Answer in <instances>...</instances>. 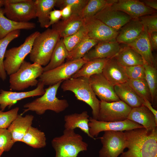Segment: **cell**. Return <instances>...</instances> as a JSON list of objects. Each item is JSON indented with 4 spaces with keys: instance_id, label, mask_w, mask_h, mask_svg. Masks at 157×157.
<instances>
[{
    "instance_id": "obj_29",
    "label": "cell",
    "mask_w": 157,
    "mask_h": 157,
    "mask_svg": "<svg viewBox=\"0 0 157 157\" xmlns=\"http://www.w3.org/2000/svg\"><path fill=\"white\" fill-rule=\"evenodd\" d=\"M108 59L97 58L87 61L71 78L83 77L89 78L92 75L102 73L103 68Z\"/></svg>"
},
{
    "instance_id": "obj_24",
    "label": "cell",
    "mask_w": 157,
    "mask_h": 157,
    "mask_svg": "<svg viewBox=\"0 0 157 157\" xmlns=\"http://www.w3.org/2000/svg\"><path fill=\"white\" fill-rule=\"evenodd\" d=\"M34 117L31 115L25 116L18 115L7 128L15 143L21 142L29 128L32 126Z\"/></svg>"
},
{
    "instance_id": "obj_22",
    "label": "cell",
    "mask_w": 157,
    "mask_h": 157,
    "mask_svg": "<svg viewBox=\"0 0 157 157\" xmlns=\"http://www.w3.org/2000/svg\"><path fill=\"white\" fill-rule=\"evenodd\" d=\"M85 19L78 15H72L69 18L59 21L52 25V28L56 31L61 38L72 35L84 25Z\"/></svg>"
},
{
    "instance_id": "obj_33",
    "label": "cell",
    "mask_w": 157,
    "mask_h": 157,
    "mask_svg": "<svg viewBox=\"0 0 157 157\" xmlns=\"http://www.w3.org/2000/svg\"><path fill=\"white\" fill-rule=\"evenodd\" d=\"M99 42L87 36L69 52L66 58L67 61L83 58L85 54Z\"/></svg>"
},
{
    "instance_id": "obj_45",
    "label": "cell",
    "mask_w": 157,
    "mask_h": 157,
    "mask_svg": "<svg viewBox=\"0 0 157 157\" xmlns=\"http://www.w3.org/2000/svg\"><path fill=\"white\" fill-rule=\"evenodd\" d=\"M152 50L157 49V32L148 34Z\"/></svg>"
},
{
    "instance_id": "obj_37",
    "label": "cell",
    "mask_w": 157,
    "mask_h": 157,
    "mask_svg": "<svg viewBox=\"0 0 157 157\" xmlns=\"http://www.w3.org/2000/svg\"><path fill=\"white\" fill-rule=\"evenodd\" d=\"M127 82L138 95L144 101L147 100L151 103L150 90L145 79H129Z\"/></svg>"
},
{
    "instance_id": "obj_1",
    "label": "cell",
    "mask_w": 157,
    "mask_h": 157,
    "mask_svg": "<svg viewBox=\"0 0 157 157\" xmlns=\"http://www.w3.org/2000/svg\"><path fill=\"white\" fill-rule=\"evenodd\" d=\"M128 150L120 157H157V128L151 131L144 127L124 132Z\"/></svg>"
},
{
    "instance_id": "obj_15",
    "label": "cell",
    "mask_w": 157,
    "mask_h": 157,
    "mask_svg": "<svg viewBox=\"0 0 157 157\" xmlns=\"http://www.w3.org/2000/svg\"><path fill=\"white\" fill-rule=\"evenodd\" d=\"M88 36L99 41L116 40L118 32L93 17L85 19Z\"/></svg>"
},
{
    "instance_id": "obj_5",
    "label": "cell",
    "mask_w": 157,
    "mask_h": 157,
    "mask_svg": "<svg viewBox=\"0 0 157 157\" xmlns=\"http://www.w3.org/2000/svg\"><path fill=\"white\" fill-rule=\"evenodd\" d=\"M51 143L55 157H77L80 152L87 151L88 146L82 136L74 130L65 129L63 134L54 138Z\"/></svg>"
},
{
    "instance_id": "obj_44",
    "label": "cell",
    "mask_w": 157,
    "mask_h": 157,
    "mask_svg": "<svg viewBox=\"0 0 157 157\" xmlns=\"http://www.w3.org/2000/svg\"><path fill=\"white\" fill-rule=\"evenodd\" d=\"M61 18V10H52L50 13L49 22L47 28L58 22Z\"/></svg>"
},
{
    "instance_id": "obj_9",
    "label": "cell",
    "mask_w": 157,
    "mask_h": 157,
    "mask_svg": "<svg viewBox=\"0 0 157 157\" xmlns=\"http://www.w3.org/2000/svg\"><path fill=\"white\" fill-rule=\"evenodd\" d=\"M104 132L100 138L102 146L99 151V157H118L126 148L124 132L110 131Z\"/></svg>"
},
{
    "instance_id": "obj_20",
    "label": "cell",
    "mask_w": 157,
    "mask_h": 157,
    "mask_svg": "<svg viewBox=\"0 0 157 157\" xmlns=\"http://www.w3.org/2000/svg\"><path fill=\"white\" fill-rule=\"evenodd\" d=\"M126 45L133 49L141 56L145 64L156 66L148 35L146 32L143 30L135 40Z\"/></svg>"
},
{
    "instance_id": "obj_28",
    "label": "cell",
    "mask_w": 157,
    "mask_h": 157,
    "mask_svg": "<svg viewBox=\"0 0 157 157\" xmlns=\"http://www.w3.org/2000/svg\"><path fill=\"white\" fill-rule=\"evenodd\" d=\"M121 47L118 53L114 57L117 62L123 67L145 64L141 56L135 50L125 44Z\"/></svg>"
},
{
    "instance_id": "obj_40",
    "label": "cell",
    "mask_w": 157,
    "mask_h": 157,
    "mask_svg": "<svg viewBox=\"0 0 157 157\" xmlns=\"http://www.w3.org/2000/svg\"><path fill=\"white\" fill-rule=\"evenodd\" d=\"M19 108L3 112L0 109V129H7L18 115Z\"/></svg>"
},
{
    "instance_id": "obj_14",
    "label": "cell",
    "mask_w": 157,
    "mask_h": 157,
    "mask_svg": "<svg viewBox=\"0 0 157 157\" xmlns=\"http://www.w3.org/2000/svg\"><path fill=\"white\" fill-rule=\"evenodd\" d=\"M89 81L92 90L101 101L111 102L120 100L115 93L114 86L102 73L91 76Z\"/></svg>"
},
{
    "instance_id": "obj_43",
    "label": "cell",
    "mask_w": 157,
    "mask_h": 157,
    "mask_svg": "<svg viewBox=\"0 0 157 157\" xmlns=\"http://www.w3.org/2000/svg\"><path fill=\"white\" fill-rule=\"evenodd\" d=\"M14 143L8 129H0V149L3 152L9 151Z\"/></svg>"
},
{
    "instance_id": "obj_8",
    "label": "cell",
    "mask_w": 157,
    "mask_h": 157,
    "mask_svg": "<svg viewBox=\"0 0 157 157\" xmlns=\"http://www.w3.org/2000/svg\"><path fill=\"white\" fill-rule=\"evenodd\" d=\"M87 61L82 58L67 61L53 69L44 72L38 81L42 83L44 85L49 86L63 81L71 78Z\"/></svg>"
},
{
    "instance_id": "obj_2",
    "label": "cell",
    "mask_w": 157,
    "mask_h": 157,
    "mask_svg": "<svg viewBox=\"0 0 157 157\" xmlns=\"http://www.w3.org/2000/svg\"><path fill=\"white\" fill-rule=\"evenodd\" d=\"M63 82L49 86L45 89V93L41 97L25 104L23 107L25 109L23 113L31 111L41 115L47 110L57 113L65 110L69 106L67 101L65 99H59L56 97L58 89Z\"/></svg>"
},
{
    "instance_id": "obj_49",
    "label": "cell",
    "mask_w": 157,
    "mask_h": 157,
    "mask_svg": "<svg viewBox=\"0 0 157 157\" xmlns=\"http://www.w3.org/2000/svg\"><path fill=\"white\" fill-rule=\"evenodd\" d=\"M22 0H0V8L8 3H16L20 2Z\"/></svg>"
},
{
    "instance_id": "obj_27",
    "label": "cell",
    "mask_w": 157,
    "mask_h": 157,
    "mask_svg": "<svg viewBox=\"0 0 157 157\" xmlns=\"http://www.w3.org/2000/svg\"><path fill=\"white\" fill-rule=\"evenodd\" d=\"M35 27L36 24L33 22H19L9 19L5 16L3 8H0V39L15 30H32Z\"/></svg>"
},
{
    "instance_id": "obj_4",
    "label": "cell",
    "mask_w": 157,
    "mask_h": 157,
    "mask_svg": "<svg viewBox=\"0 0 157 157\" xmlns=\"http://www.w3.org/2000/svg\"><path fill=\"white\" fill-rule=\"evenodd\" d=\"M61 88L64 91H70L77 99L88 105L92 109V117L97 120L100 108V102L92 90L89 78L81 77L71 78L63 81Z\"/></svg>"
},
{
    "instance_id": "obj_18",
    "label": "cell",
    "mask_w": 157,
    "mask_h": 157,
    "mask_svg": "<svg viewBox=\"0 0 157 157\" xmlns=\"http://www.w3.org/2000/svg\"><path fill=\"white\" fill-rule=\"evenodd\" d=\"M121 48L116 40L99 41L82 58L87 61L97 58H111L118 53Z\"/></svg>"
},
{
    "instance_id": "obj_3",
    "label": "cell",
    "mask_w": 157,
    "mask_h": 157,
    "mask_svg": "<svg viewBox=\"0 0 157 157\" xmlns=\"http://www.w3.org/2000/svg\"><path fill=\"white\" fill-rule=\"evenodd\" d=\"M58 32L53 28H48L36 37L29 54L30 60L42 66L49 63L53 50L61 38Z\"/></svg>"
},
{
    "instance_id": "obj_13",
    "label": "cell",
    "mask_w": 157,
    "mask_h": 157,
    "mask_svg": "<svg viewBox=\"0 0 157 157\" xmlns=\"http://www.w3.org/2000/svg\"><path fill=\"white\" fill-rule=\"evenodd\" d=\"M113 3L107 4L93 17L118 32L132 19L124 13L113 8L111 5Z\"/></svg>"
},
{
    "instance_id": "obj_39",
    "label": "cell",
    "mask_w": 157,
    "mask_h": 157,
    "mask_svg": "<svg viewBox=\"0 0 157 157\" xmlns=\"http://www.w3.org/2000/svg\"><path fill=\"white\" fill-rule=\"evenodd\" d=\"M89 0H57L55 6L61 9L67 5L72 8V15H78L84 8Z\"/></svg>"
},
{
    "instance_id": "obj_10",
    "label": "cell",
    "mask_w": 157,
    "mask_h": 157,
    "mask_svg": "<svg viewBox=\"0 0 157 157\" xmlns=\"http://www.w3.org/2000/svg\"><path fill=\"white\" fill-rule=\"evenodd\" d=\"M3 9L6 17L16 22H28L36 18L35 0H22L16 3H8Z\"/></svg>"
},
{
    "instance_id": "obj_21",
    "label": "cell",
    "mask_w": 157,
    "mask_h": 157,
    "mask_svg": "<svg viewBox=\"0 0 157 157\" xmlns=\"http://www.w3.org/2000/svg\"><path fill=\"white\" fill-rule=\"evenodd\" d=\"M143 30L139 18L132 19L118 31L116 40L119 44H130L135 40Z\"/></svg>"
},
{
    "instance_id": "obj_34",
    "label": "cell",
    "mask_w": 157,
    "mask_h": 157,
    "mask_svg": "<svg viewBox=\"0 0 157 157\" xmlns=\"http://www.w3.org/2000/svg\"><path fill=\"white\" fill-rule=\"evenodd\" d=\"M115 0H89L79 15L85 19L93 17L107 4Z\"/></svg>"
},
{
    "instance_id": "obj_11",
    "label": "cell",
    "mask_w": 157,
    "mask_h": 157,
    "mask_svg": "<svg viewBox=\"0 0 157 157\" xmlns=\"http://www.w3.org/2000/svg\"><path fill=\"white\" fill-rule=\"evenodd\" d=\"M131 109L120 100L111 102L100 101L97 120L106 122L124 121L127 119Z\"/></svg>"
},
{
    "instance_id": "obj_25",
    "label": "cell",
    "mask_w": 157,
    "mask_h": 157,
    "mask_svg": "<svg viewBox=\"0 0 157 157\" xmlns=\"http://www.w3.org/2000/svg\"><path fill=\"white\" fill-rule=\"evenodd\" d=\"M115 93L120 100L132 108L143 105L144 100L140 97L127 82L114 86Z\"/></svg>"
},
{
    "instance_id": "obj_16",
    "label": "cell",
    "mask_w": 157,
    "mask_h": 157,
    "mask_svg": "<svg viewBox=\"0 0 157 157\" xmlns=\"http://www.w3.org/2000/svg\"><path fill=\"white\" fill-rule=\"evenodd\" d=\"M111 6L113 8L126 13L132 19L152 14L156 11L137 0H115Z\"/></svg>"
},
{
    "instance_id": "obj_38",
    "label": "cell",
    "mask_w": 157,
    "mask_h": 157,
    "mask_svg": "<svg viewBox=\"0 0 157 157\" xmlns=\"http://www.w3.org/2000/svg\"><path fill=\"white\" fill-rule=\"evenodd\" d=\"M87 36V31L84 25L74 34L63 38V41L69 52Z\"/></svg>"
},
{
    "instance_id": "obj_50",
    "label": "cell",
    "mask_w": 157,
    "mask_h": 157,
    "mask_svg": "<svg viewBox=\"0 0 157 157\" xmlns=\"http://www.w3.org/2000/svg\"><path fill=\"white\" fill-rule=\"evenodd\" d=\"M3 152L2 150L0 149V157L2 154Z\"/></svg>"
},
{
    "instance_id": "obj_32",
    "label": "cell",
    "mask_w": 157,
    "mask_h": 157,
    "mask_svg": "<svg viewBox=\"0 0 157 157\" xmlns=\"http://www.w3.org/2000/svg\"><path fill=\"white\" fill-rule=\"evenodd\" d=\"M21 142L35 149L44 147L47 144L44 133L32 126L29 128Z\"/></svg>"
},
{
    "instance_id": "obj_36",
    "label": "cell",
    "mask_w": 157,
    "mask_h": 157,
    "mask_svg": "<svg viewBox=\"0 0 157 157\" xmlns=\"http://www.w3.org/2000/svg\"><path fill=\"white\" fill-rule=\"evenodd\" d=\"M145 79L151 93L152 102L153 104L157 99V70L156 66L144 64Z\"/></svg>"
},
{
    "instance_id": "obj_7",
    "label": "cell",
    "mask_w": 157,
    "mask_h": 157,
    "mask_svg": "<svg viewBox=\"0 0 157 157\" xmlns=\"http://www.w3.org/2000/svg\"><path fill=\"white\" fill-rule=\"evenodd\" d=\"M40 33L38 31L33 33L19 47L6 50L3 65L7 74L10 76L18 70L25 57L30 54L34 40Z\"/></svg>"
},
{
    "instance_id": "obj_17",
    "label": "cell",
    "mask_w": 157,
    "mask_h": 157,
    "mask_svg": "<svg viewBox=\"0 0 157 157\" xmlns=\"http://www.w3.org/2000/svg\"><path fill=\"white\" fill-rule=\"evenodd\" d=\"M44 86L42 83L38 81L37 87L30 91L17 92L1 90L0 109L3 111L6 107H10L17 101L26 98L42 96L45 92Z\"/></svg>"
},
{
    "instance_id": "obj_48",
    "label": "cell",
    "mask_w": 157,
    "mask_h": 157,
    "mask_svg": "<svg viewBox=\"0 0 157 157\" xmlns=\"http://www.w3.org/2000/svg\"><path fill=\"white\" fill-rule=\"evenodd\" d=\"M147 7L156 10H157V1L156 0H145L141 1Z\"/></svg>"
},
{
    "instance_id": "obj_30",
    "label": "cell",
    "mask_w": 157,
    "mask_h": 157,
    "mask_svg": "<svg viewBox=\"0 0 157 157\" xmlns=\"http://www.w3.org/2000/svg\"><path fill=\"white\" fill-rule=\"evenodd\" d=\"M57 0H35L36 16L40 27L47 28L49 22V14L55 6Z\"/></svg>"
},
{
    "instance_id": "obj_35",
    "label": "cell",
    "mask_w": 157,
    "mask_h": 157,
    "mask_svg": "<svg viewBox=\"0 0 157 157\" xmlns=\"http://www.w3.org/2000/svg\"><path fill=\"white\" fill-rule=\"evenodd\" d=\"M20 30L13 31L3 38L0 39V78L4 81L6 78L7 74L4 68L3 62L7 48L9 44L20 35Z\"/></svg>"
},
{
    "instance_id": "obj_6",
    "label": "cell",
    "mask_w": 157,
    "mask_h": 157,
    "mask_svg": "<svg viewBox=\"0 0 157 157\" xmlns=\"http://www.w3.org/2000/svg\"><path fill=\"white\" fill-rule=\"evenodd\" d=\"M43 72V67L39 64H32L24 60L18 70L9 76L10 88L13 90L21 91L36 86L38 82L37 78Z\"/></svg>"
},
{
    "instance_id": "obj_26",
    "label": "cell",
    "mask_w": 157,
    "mask_h": 157,
    "mask_svg": "<svg viewBox=\"0 0 157 157\" xmlns=\"http://www.w3.org/2000/svg\"><path fill=\"white\" fill-rule=\"evenodd\" d=\"M89 117L88 112L86 111L79 113H76L66 115L64 117L65 128L68 130L79 128L92 138L89 133Z\"/></svg>"
},
{
    "instance_id": "obj_19",
    "label": "cell",
    "mask_w": 157,
    "mask_h": 157,
    "mask_svg": "<svg viewBox=\"0 0 157 157\" xmlns=\"http://www.w3.org/2000/svg\"><path fill=\"white\" fill-rule=\"evenodd\" d=\"M102 74L113 86L126 82L129 79L124 67L114 57L108 59L103 68Z\"/></svg>"
},
{
    "instance_id": "obj_47",
    "label": "cell",
    "mask_w": 157,
    "mask_h": 157,
    "mask_svg": "<svg viewBox=\"0 0 157 157\" xmlns=\"http://www.w3.org/2000/svg\"><path fill=\"white\" fill-rule=\"evenodd\" d=\"M143 105L147 107L154 115L156 123L157 124V111L154 109L151 105V104L147 100L144 101Z\"/></svg>"
},
{
    "instance_id": "obj_42",
    "label": "cell",
    "mask_w": 157,
    "mask_h": 157,
    "mask_svg": "<svg viewBox=\"0 0 157 157\" xmlns=\"http://www.w3.org/2000/svg\"><path fill=\"white\" fill-rule=\"evenodd\" d=\"M123 67L129 79H145V68L144 65H137Z\"/></svg>"
},
{
    "instance_id": "obj_12",
    "label": "cell",
    "mask_w": 157,
    "mask_h": 157,
    "mask_svg": "<svg viewBox=\"0 0 157 157\" xmlns=\"http://www.w3.org/2000/svg\"><path fill=\"white\" fill-rule=\"evenodd\" d=\"M89 133L92 138L95 140L100 133L107 131H123L143 128L142 125L128 119L113 122L101 121L90 117L88 123Z\"/></svg>"
},
{
    "instance_id": "obj_46",
    "label": "cell",
    "mask_w": 157,
    "mask_h": 157,
    "mask_svg": "<svg viewBox=\"0 0 157 157\" xmlns=\"http://www.w3.org/2000/svg\"><path fill=\"white\" fill-rule=\"evenodd\" d=\"M61 13V18L63 20L66 19L72 15V8L69 5H67L60 10Z\"/></svg>"
},
{
    "instance_id": "obj_31",
    "label": "cell",
    "mask_w": 157,
    "mask_h": 157,
    "mask_svg": "<svg viewBox=\"0 0 157 157\" xmlns=\"http://www.w3.org/2000/svg\"><path fill=\"white\" fill-rule=\"evenodd\" d=\"M69 53L63 43V38H61L55 46L49 63L43 67L44 72L53 69L63 64Z\"/></svg>"
},
{
    "instance_id": "obj_23",
    "label": "cell",
    "mask_w": 157,
    "mask_h": 157,
    "mask_svg": "<svg viewBox=\"0 0 157 157\" xmlns=\"http://www.w3.org/2000/svg\"><path fill=\"white\" fill-rule=\"evenodd\" d=\"M127 119L142 125L148 131L157 128L154 115L143 105L132 108Z\"/></svg>"
},
{
    "instance_id": "obj_41",
    "label": "cell",
    "mask_w": 157,
    "mask_h": 157,
    "mask_svg": "<svg viewBox=\"0 0 157 157\" xmlns=\"http://www.w3.org/2000/svg\"><path fill=\"white\" fill-rule=\"evenodd\" d=\"M144 31L148 34L157 32V15L156 13L141 17L139 18Z\"/></svg>"
}]
</instances>
